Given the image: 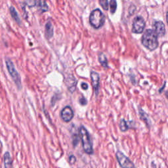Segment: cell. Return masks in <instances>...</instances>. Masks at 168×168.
<instances>
[{
	"mask_svg": "<svg viewBox=\"0 0 168 168\" xmlns=\"http://www.w3.org/2000/svg\"><path fill=\"white\" fill-rule=\"evenodd\" d=\"M157 34L154 30H146L142 37V44L146 48L153 51L156 49L158 46V41Z\"/></svg>",
	"mask_w": 168,
	"mask_h": 168,
	"instance_id": "1",
	"label": "cell"
},
{
	"mask_svg": "<svg viewBox=\"0 0 168 168\" xmlns=\"http://www.w3.org/2000/svg\"><path fill=\"white\" fill-rule=\"evenodd\" d=\"M79 133L81 137L83 151L88 155L93 154V143H92L89 133L88 132L87 129L84 126L82 125L79 129Z\"/></svg>",
	"mask_w": 168,
	"mask_h": 168,
	"instance_id": "2",
	"label": "cell"
},
{
	"mask_svg": "<svg viewBox=\"0 0 168 168\" xmlns=\"http://www.w3.org/2000/svg\"><path fill=\"white\" fill-rule=\"evenodd\" d=\"M105 22V18L102 11L96 9L92 11L89 16V23L95 28H99L103 26Z\"/></svg>",
	"mask_w": 168,
	"mask_h": 168,
	"instance_id": "3",
	"label": "cell"
},
{
	"mask_svg": "<svg viewBox=\"0 0 168 168\" xmlns=\"http://www.w3.org/2000/svg\"><path fill=\"white\" fill-rule=\"evenodd\" d=\"M7 68L8 72H9L11 77L12 78V80L14 81L18 89L20 90L22 89V83H21V79L19 72L16 71L15 65L12 62L10 59H7L5 61Z\"/></svg>",
	"mask_w": 168,
	"mask_h": 168,
	"instance_id": "4",
	"label": "cell"
},
{
	"mask_svg": "<svg viewBox=\"0 0 168 168\" xmlns=\"http://www.w3.org/2000/svg\"><path fill=\"white\" fill-rule=\"evenodd\" d=\"M116 158L121 168H136L133 162L120 150L116 152Z\"/></svg>",
	"mask_w": 168,
	"mask_h": 168,
	"instance_id": "5",
	"label": "cell"
},
{
	"mask_svg": "<svg viewBox=\"0 0 168 168\" xmlns=\"http://www.w3.org/2000/svg\"><path fill=\"white\" fill-rule=\"evenodd\" d=\"M145 27V22L143 18L140 16H136L133 23L132 32L135 33H141L143 32Z\"/></svg>",
	"mask_w": 168,
	"mask_h": 168,
	"instance_id": "6",
	"label": "cell"
},
{
	"mask_svg": "<svg viewBox=\"0 0 168 168\" xmlns=\"http://www.w3.org/2000/svg\"><path fill=\"white\" fill-rule=\"evenodd\" d=\"M74 111L70 106H66L61 112V117L65 123H68L73 119Z\"/></svg>",
	"mask_w": 168,
	"mask_h": 168,
	"instance_id": "7",
	"label": "cell"
},
{
	"mask_svg": "<svg viewBox=\"0 0 168 168\" xmlns=\"http://www.w3.org/2000/svg\"><path fill=\"white\" fill-rule=\"evenodd\" d=\"M29 7H37L41 12L47 11L49 8L45 0H26Z\"/></svg>",
	"mask_w": 168,
	"mask_h": 168,
	"instance_id": "8",
	"label": "cell"
},
{
	"mask_svg": "<svg viewBox=\"0 0 168 168\" xmlns=\"http://www.w3.org/2000/svg\"><path fill=\"white\" fill-rule=\"evenodd\" d=\"M90 76L94 93H95L96 96H97L99 95L100 89V75L97 72H95V71H91Z\"/></svg>",
	"mask_w": 168,
	"mask_h": 168,
	"instance_id": "9",
	"label": "cell"
},
{
	"mask_svg": "<svg viewBox=\"0 0 168 168\" xmlns=\"http://www.w3.org/2000/svg\"><path fill=\"white\" fill-rule=\"evenodd\" d=\"M154 32L159 36H163L166 33V29L164 24L162 21H156L154 23Z\"/></svg>",
	"mask_w": 168,
	"mask_h": 168,
	"instance_id": "10",
	"label": "cell"
},
{
	"mask_svg": "<svg viewBox=\"0 0 168 168\" xmlns=\"http://www.w3.org/2000/svg\"><path fill=\"white\" fill-rule=\"evenodd\" d=\"M65 83L71 93H73L76 89L77 81L74 76H68L65 82Z\"/></svg>",
	"mask_w": 168,
	"mask_h": 168,
	"instance_id": "11",
	"label": "cell"
},
{
	"mask_svg": "<svg viewBox=\"0 0 168 168\" xmlns=\"http://www.w3.org/2000/svg\"><path fill=\"white\" fill-rule=\"evenodd\" d=\"M3 162L5 168H12V160L9 152H6L4 154Z\"/></svg>",
	"mask_w": 168,
	"mask_h": 168,
	"instance_id": "12",
	"label": "cell"
},
{
	"mask_svg": "<svg viewBox=\"0 0 168 168\" xmlns=\"http://www.w3.org/2000/svg\"><path fill=\"white\" fill-rule=\"evenodd\" d=\"M45 36L47 39H51L53 36V26L49 21L45 25Z\"/></svg>",
	"mask_w": 168,
	"mask_h": 168,
	"instance_id": "13",
	"label": "cell"
},
{
	"mask_svg": "<svg viewBox=\"0 0 168 168\" xmlns=\"http://www.w3.org/2000/svg\"><path fill=\"white\" fill-rule=\"evenodd\" d=\"M99 61L100 63V65L104 68H108V61L107 58L105 56V54L103 53H100L99 55Z\"/></svg>",
	"mask_w": 168,
	"mask_h": 168,
	"instance_id": "14",
	"label": "cell"
},
{
	"mask_svg": "<svg viewBox=\"0 0 168 168\" xmlns=\"http://www.w3.org/2000/svg\"><path fill=\"white\" fill-rule=\"evenodd\" d=\"M119 126H120V129L121 130V131H122V132L127 131L129 129V128L128 122L124 119H121L120 120V124H119Z\"/></svg>",
	"mask_w": 168,
	"mask_h": 168,
	"instance_id": "15",
	"label": "cell"
},
{
	"mask_svg": "<svg viewBox=\"0 0 168 168\" xmlns=\"http://www.w3.org/2000/svg\"><path fill=\"white\" fill-rule=\"evenodd\" d=\"M10 13L12 16V17L14 19V20L16 21V23H18L19 24H20V18H19V15L17 13V12L16 11L15 9L13 7H10Z\"/></svg>",
	"mask_w": 168,
	"mask_h": 168,
	"instance_id": "16",
	"label": "cell"
},
{
	"mask_svg": "<svg viewBox=\"0 0 168 168\" xmlns=\"http://www.w3.org/2000/svg\"><path fill=\"white\" fill-rule=\"evenodd\" d=\"M139 114L141 119L143 120L146 123V125L149 124V118H148V116L146 114V113L142 110L141 108H139Z\"/></svg>",
	"mask_w": 168,
	"mask_h": 168,
	"instance_id": "17",
	"label": "cell"
},
{
	"mask_svg": "<svg viewBox=\"0 0 168 168\" xmlns=\"http://www.w3.org/2000/svg\"><path fill=\"white\" fill-rule=\"evenodd\" d=\"M110 8L111 12L112 14H114L117 9V3L116 0H110Z\"/></svg>",
	"mask_w": 168,
	"mask_h": 168,
	"instance_id": "18",
	"label": "cell"
},
{
	"mask_svg": "<svg viewBox=\"0 0 168 168\" xmlns=\"http://www.w3.org/2000/svg\"><path fill=\"white\" fill-rule=\"evenodd\" d=\"M72 137L73 146L75 147V146H77V145L78 144V142H79V135L76 133H73Z\"/></svg>",
	"mask_w": 168,
	"mask_h": 168,
	"instance_id": "19",
	"label": "cell"
},
{
	"mask_svg": "<svg viewBox=\"0 0 168 168\" xmlns=\"http://www.w3.org/2000/svg\"><path fill=\"white\" fill-rule=\"evenodd\" d=\"M99 3L104 10H108V0H99Z\"/></svg>",
	"mask_w": 168,
	"mask_h": 168,
	"instance_id": "20",
	"label": "cell"
},
{
	"mask_svg": "<svg viewBox=\"0 0 168 168\" xmlns=\"http://www.w3.org/2000/svg\"><path fill=\"white\" fill-rule=\"evenodd\" d=\"M76 162V158L74 155H70L68 157V163L70 165H74Z\"/></svg>",
	"mask_w": 168,
	"mask_h": 168,
	"instance_id": "21",
	"label": "cell"
},
{
	"mask_svg": "<svg viewBox=\"0 0 168 168\" xmlns=\"http://www.w3.org/2000/svg\"><path fill=\"white\" fill-rule=\"evenodd\" d=\"M79 104L82 105V106H85V105L87 104V100L84 97V96H82V97H81L79 99Z\"/></svg>",
	"mask_w": 168,
	"mask_h": 168,
	"instance_id": "22",
	"label": "cell"
},
{
	"mask_svg": "<svg viewBox=\"0 0 168 168\" xmlns=\"http://www.w3.org/2000/svg\"><path fill=\"white\" fill-rule=\"evenodd\" d=\"M81 87L83 90H87L88 89V87H89V86H88V84L86 82H82L81 84Z\"/></svg>",
	"mask_w": 168,
	"mask_h": 168,
	"instance_id": "23",
	"label": "cell"
},
{
	"mask_svg": "<svg viewBox=\"0 0 168 168\" xmlns=\"http://www.w3.org/2000/svg\"><path fill=\"white\" fill-rule=\"evenodd\" d=\"M166 19H167V23L168 24V11L167 12V15H166Z\"/></svg>",
	"mask_w": 168,
	"mask_h": 168,
	"instance_id": "24",
	"label": "cell"
},
{
	"mask_svg": "<svg viewBox=\"0 0 168 168\" xmlns=\"http://www.w3.org/2000/svg\"><path fill=\"white\" fill-rule=\"evenodd\" d=\"M167 97H168V92H167Z\"/></svg>",
	"mask_w": 168,
	"mask_h": 168,
	"instance_id": "25",
	"label": "cell"
}]
</instances>
